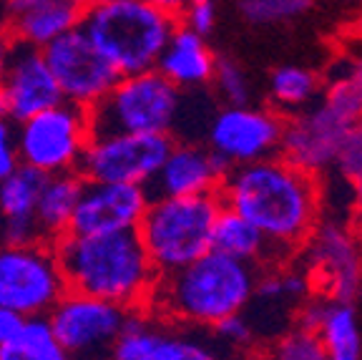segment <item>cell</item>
Returning <instances> with one entry per match:
<instances>
[{
	"instance_id": "cell-1",
	"label": "cell",
	"mask_w": 362,
	"mask_h": 360,
	"mask_svg": "<svg viewBox=\"0 0 362 360\" xmlns=\"http://www.w3.org/2000/svg\"><path fill=\"white\" fill-rule=\"evenodd\" d=\"M216 194L221 207L252 222L282 257L305 244L320 222V179L279 154L232 167Z\"/></svg>"
},
{
	"instance_id": "cell-2",
	"label": "cell",
	"mask_w": 362,
	"mask_h": 360,
	"mask_svg": "<svg viewBox=\"0 0 362 360\" xmlns=\"http://www.w3.org/2000/svg\"><path fill=\"white\" fill-rule=\"evenodd\" d=\"M257 265L209 249L187 267L156 277L146 308L166 322L211 330L255 298Z\"/></svg>"
},
{
	"instance_id": "cell-3",
	"label": "cell",
	"mask_w": 362,
	"mask_h": 360,
	"mask_svg": "<svg viewBox=\"0 0 362 360\" xmlns=\"http://www.w3.org/2000/svg\"><path fill=\"white\" fill-rule=\"evenodd\" d=\"M56 252L68 290L108 300L126 310L148 305L158 272L136 230L111 235L68 232L56 242Z\"/></svg>"
},
{
	"instance_id": "cell-4",
	"label": "cell",
	"mask_w": 362,
	"mask_h": 360,
	"mask_svg": "<svg viewBox=\"0 0 362 360\" xmlns=\"http://www.w3.org/2000/svg\"><path fill=\"white\" fill-rule=\"evenodd\" d=\"M179 18L161 13L146 0H108L81 8L78 28L111 61L119 76L144 74L169 43Z\"/></svg>"
},
{
	"instance_id": "cell-5",
	"label": "cell",
	"mask_w": 362,
	"mask_h": 360,
	"mask_svg": "<svg viewBox=\"0 0 362 360\" xmlns=\"http://www.w3.org/2000/svg\"><path fill=\"white\" fill-rule=\"evenodd\" d=\"M219 209L216 191L197 197H151L136 232L158 275L181 270L209 252Z\"/></svg>"
},
{
	"instance_id": "cell-6",
	"label": "cell",
	"mask_w": 362,
	"mask_h": 360,
	"mask_svg": "<svg viewBox=\"0 0 362 360\" xmlns=\"http://www.w3.org/2000/svg\"><path fill=\"white\" fill-rule=\"evenodd\" d=\"M184 111V91L156 68L121 76L88 108L90 134H171Z\"/></svg>"
},
{
	"instance_id": "cell-7",
	"label": "cell",
	"mask_w": 362,
	"mask_h": 360,
	"mask_svg": "<svg viewBox=\"0 0 362 360\" xmlns=\"http://www.w3.org/2000/svg\"><path fill=\"white\" fill-rule=\"evenodd\" d=\"M56 244H0V308L18 317L48 315L66 293Z\"/></svg>"
},
{
	"instance_id": "cell-8",
	"label": "cell",
	"mask_w": 362,
	"mask_h": 360,
	"mask_svg": "<svg viewBox=\"0 0 362 360\" xmlns=\"http://www.w3.org/2000/svg\"><path fill=\"white\" fill-rule=\"evenodd\" d=\"M90 139L88 108L58 101L35 116L16 124V147L23 167L43 176L78 171Z\"/></svg>"
},
{
	"instance_id": "cell-9",
	"label": "cell",
	"mask_w": 362,
	"mask_h": 360,
	"mask_svg": "<svg viewBox=\"0 0 362 360\" xmlns=\"http://www.w3.org/2000/svg\"><path fill=\"white\" fill-rule=\"evenodd\" d=\"M171 147V134H90L78 174L86 181L146 186Z\"/></svg>"
},
{
	"instance_id": "cell-10",
	"label": "cell",
	"mask_w": 362,
	"mask_h": 360,
	"mask_svg": "<svg viewBox=\"0 0 362 360\" xmlns=\"http://www.w3.org/2000/svg\"><path fill=\"white\" fill-rule=\"evenodd\" d=\"M45 317L71 360H108L129 310L108 300L66 290Z\"/></svg>"
},
{
	"instance_id": "cell-11",
	"label": "cell",
	"mask_w": 362,
	"mask_h": 360,
	"mask_svg": "<svg viewBox=\"0 0 362 360\" xmlns=\"http://www.w3.org/2000/svg\"><path fill=\"white\" fill-rule=\"evenodd\" d=\"M45 63L61 89L63 101L90 108L121 79L93 40L76 26L43 48Z\"/></svg>"
},
{
	"instance_id": "cell-12",
	"label": "cell",
	"mask_w": 362,
	"mask_h": 360,
	"mask_svg": "<svg viewBox=\"0 0 362 360\" xmlns=\"http://www.w3.org/2000/svg\"><path fill=\"white\" fill-rule=\"evenodd\" d=\"M284 118L272 108L224 106L209 118L206 147L229 167L279 154Z\"/></svg>"
},
{
	"instance_id": "cell-13",
	"label": "cell",
	"mask_w": 362,
	"mask_h": 360,
	"mask_svg": "<svg viewBox=\"0 0 362 360\" xmlns=\"http://www.w3.org/2000/svg\"><path fill=\"white\" fill-rule=\"evenodd\" d=\"M307 265L312 287L334 303H352L362 290V244L350 227L317 222L307 240Z\"/></svg>"
},
{
	"instance_id": "cell-14",
	"label": "cell",
	"mask_w": 362,
	"mask_h": 360,
	"mask_svg": "<svg viewBox=\"0 0 362 360\" xmlns=\"http://www.w3.org/2000/svg\"><path fill=\"white\" fill-rule=\"evenodd\" d=\"M58 101H63V96L45 63L43 48L13 38L0 68V113L21 124Z\"/></svg>"
},
{
	"instance_id": "cell-15",
	"label": "cell",
	"mask_w": 362,
	"mask_h": 360,
	"mask_svg": "<svg viewBox=\"0 0 362 360\" xmlns=\"http://www.w3.org/2000/svg\"><path fill=\"white\" fill-rule=\"evenodd\" d=\"M350 129L352 126L334 116L322 101L312 103L310 108L294 113L289 121H284L279 157L305 169L307 174L320 176L322 171L334 167L342 139Z\"/></svg>"
},
{
	"instance_id": "cell-16",
	"label": "cell",
	"mask_w": 362,
	"mask_h": 360,
	"mask_svg": "<svg viewBox=\"0 0 362 360\" xmlns=\"http://www.w3.org/2000/svg\"><path fill=\"white\" fill-rule=\"evenodd\" d=\"M148 202L151 194L141 184L86 181L71 220V232L74 235L134 232L139 230Z\"/></svg>"
},
{
	"instance_id": "cell-17",
	"label": "cell",
	"mask_w": 362,
	"mask_h": 360,
	"mask_svg": "<svg viewBox=\"0 0 362 360\" xmlns=\"http://www.w3.org/2000/svg\"><path fill=\"white\" fill-rule=\"evenodd\" d=\"M232 169L209 147L192 141H174L164 164L146 184L151 197H197L214 194L226 171Z\"/></svg>"
},
{
	"instance_id": "cell-18",
	"label": "cell",
	"mask_w": 362,
	"mask_h": 360,
	"mask_svg": "<svg viewBox=\"0 0 362 360\" xmlns=\"http://www.w3.org/2000/svg\"><path fill=\"white\" fill-rule=\"evenodd\" d=\"M45 176L30 167H18L0 179V244L40 240L35 227V202Z\"/></svg>"
},
{
	"instance_id": "cell-19",
	"label": "cell",
	"mask_w": 362,
	"mask_h": 360,
	"mask_svg": "<svg viewBox=\"0 0 362 360\" xmlns=\"http://www.w3.org/2000/svg\"><path fill=\"white\" fill-rule=\"evenodd\" d=\"M216 56L206 45L204 35L189 30L187 26H176L169 43L156 61V71L171 81L176 89L192 91L211 84Z\"/></svg>"
},
{
	"instance_id": "cell-20",
	"label": "cell",
	"mask_w": 362,
	"mask_h": 360,
	"mask_svg": "<svg viewBox=\"0 0 362 360\" xmlns=\"http://www.w3.org/2000/svg\"><path fill=\"white\" fill-rule=\"evenodd\" d=\"M81 8L83 0H11L16 40L45 48L58 35L78 26Z\"/></svg>"
},
{
	"instance_id": "cell-21",
	"label": "cell",
	"mask_w": 362,
	"mask_h": 360,
	"mask_svg": "<svg viewBox=\"0 0 362 360\" xmlns=\"http://www.w3.org/2000/svg\"><path fill=\"white\" fill-rule=\"evenodd\" d=\"M83 184L86 179L78 171L45 176L35 202V227L40 240L56 244L63 235L71 232V220H74Z\"/></svg>"
},
{
	"instance_id": "cell-22",
	"label": "cell",
	"mask_w": 362,
	"mask_h": 360,
	"mask_svg": "<svg viewBox=\"0 0 362 360\" xmlns=\"http://www.w3.org/2000/svg\"><path fill=\"white\" fill-rule=\"evenodd\" d=\"M211 249L226 254V257L255 262V265L272 259L274 254L264 235L229 207H221L216 214L214 227H211Z\"/></svg>"
},
{
	"instance_id": "cell-23",
	"label": "cell",
	"mask_w": 362,
	"mask_h": 360,
	"mask_svg": "<svg viewBox=\"0 0 362 360\" xmlns=\"http://www.w3.org/2000/svg\"><path fill=\"white\" fill-rule=\"evenodd\" d=\"M134 360H226L221 343L206 338L199 327H184L164 322L156 343Z\"/></svg>"
},
{
	"instance_id": "cell-24",
	"label": "cell",
	"mask_w": 362,
	"mask_h": 360,
	"mask_svg": "<svg viewBox=\"0 0 362 360\" xmlns=\"http://www.w3.org/2000/svg\"><path fill=\"white\" fill-rule=\"evenodd\" d=\"M0 360H71L45 315L23 317L0 345Z\"/></svg>"
},
{
	"instance_id": "cell-25",
	"label": "cell",
	"mask_w": 362,
	"mask_h": 360,
	"mask_svg": "<svg viewBox=\"0 0 362 360\" xmlns=\"http://www.w3.org/2000/svg\"><path fill=\"white\" fill-rule=\"evenodd\" d=\"M317 335L322 340L329 360H360V327H357V315L350 303L327 300Z\"/></svg>"
},
{
	"instance_id": "cell-26",
	"label": "cell",
	"mask_w": 362,
	"mask_h": 360,
	"mask_svg": "<svg viewBox=\"0 0 362 360\" xmlns=\"http://www.w3.org/2000/svg\"><path fill=\"white\" fill-rule=\"evenodd\" d=\"M320 76L312 74L310 68L300 66H282L272 74L269 81V96L272 106L277 111L300 113L315 103L320 96Z\"/></svg>"
},
{
	"instance_id": "cell-27",
	"label": "cell",
	"mask_w": 362,
	"mask_h": 360,
	"mask_svg": "<svg viewBox=\"0 0 362 360\" xmlns=\"http://www.w3.org/2000/svg\"><path fill=\"white\" fill-rule=\"evenodd\" d=\"M211 84L216 86V94L226 106H247L252 101L249 79L234 58H216Z\"/></svg>"
},
{
	"instance_id": "cell-28",
	"label": "cell",
	"mask_w": 362,
	"mask_h": 360,
	"mask_svg": "<svg viewBox=\"0 0 362 360\" xmlns=\"http://www.w3.org/2000/svg\"><path fill=\"white\" fill-rule=\"evenodd\" d=\"M334 169L339 171V176L355 191L357 214H360L362 220V124L352 126L345 134L337 154V162H334Z\"/></svg>"
},
{
	"instance_id": "cell-29",
	"label": "cell",
	"mask_w": 362,
	"mask_h": 360,
	"mask_svg": "<svg viewBox=\"0 0 362 360\" xmlns=\"http://www.w3.org/2000/svg\"><path fill=\"white\" fill-rule=\"evenodd\" d=\"M312 0H242L239 11L255 26H267V23H284L310 11Z\"/></svg>"
},
{
	"instance_id": "cell-30",
	"label": "cell",
	"mask_w": 362,
	"mask_h": 360,
	"mask_svg": "<svg viewBox=\"0 0 362 360\" xmlns=\"http://www.w3.org/2000/svg\"><path fill=\"white\" fill-rule=\"evenodd\" d=\"M322 103L339 116L345 124L357 126L362 124V94L355 84H352L350 76H342V79H334L327 86L322 96Z\"/></svg>"
},
{
	"instance_id": "cell-31",
	"label": "cell",
	"mask_w": 362,
	"mask_h": 360,
	"mask_svg": "<svg viewBox=\"0 0 362 360\" xmlns=\"http://www.w3.org/2000/svg\"><path fill=\"white\" fill-rule=\"evenodd\" d=\"M274 360H329L320 335L305 327L287 332L277 345H274Z\"/></svg>"
},
{
	"instance_id": "cell-32",
	"label": "cell",
	"mask_w": 362,
	"mask_h": 360,
	"mask_svg": "<svg viewBox=\"0 0 362 360\" xmlns=\"http://www.w3.org/2000/svg\"><path fill=\"white\" fill-rule=\"evenodd\" d=\"M211 332L221 345H247L255 330H252V320H247L244 313H237V315H229L221 322H216Z\"/></svg>"
},
{
	"instance_id": "cell-33",
	"label": "cell",
	"mask_w": 362,
	"mask_h": 360,
	"mask_svg": "<svg viewBox=\"0 0 362 360\" xmlns=\"http://www.w3.org/2000/svg\"><path fill=\"white\" fill-rule=\"evenodd\" d=\"M181 26H187L189 30L194 33L204 35L209 33L214 28V21H216V13H214V6H211V0H197V3H189L184 8V13L179 16Z\"/></svg>"
},
{
	"instance_id": "cell-34",
	"label": "cell",
	"mask_w": 362,
	"mask_h": 360,
	"mask_svg": "<svg viewBox=\"0 0 362 360\" xmlns=\"http://www.w3.org/2000/svg\"><path fill=\"white\" fill-rule=\"evenodd\" d=\"M18 167H21V159L16 147V124L0 113V179H6Z\"/></svg>"
},
{
	"instance_id": "cell-35",
	"label": "cell",
	"mask_w": 362,
	"mask_h": 360,
	"mask_svg": "<svg viewBox=\"0 0 362 360\" xmlns=\"http://www.w3.org/2000/svg\"><path fill=\"white\" fill-rule=\"evenodd\" d=\"M23 317L13 315V313H8V310L0 308V345L6 343L8 338L13 335V330L18 327V322H21Z\"/></svg>"
},
{
	"instance_id": "cell-36",
	"label": "cell",
	"mask_w": 362,
	"mask_h": 360,
	"mask_svg": "<svg viewBox=\"0 0 362 360\" xmlns=\"http://www.w3.org/2000/svg\"><path fill=\"white\" fill-rule=\"evenodd\" d=\"M148 6L158 8L161 13H169V16L179 18L184 13V8L189 6V0H146Z\"/></svg>"
},
{
	"instance_id": "cell-37",
	"label": "cell",
	"mask_w": 362,
	"mask_h": 360,
	"mask_svg": "<svg viewBox=\"0 0 362 360\" xmlns=\"http://www.w3.org/2000/svg\"><path fill=\"white\" fill-rule=\"evenodd\" d=\"M352 79V84L357 86V89H360V94H362V56L357 58L355 63H352L350 66V74H347Z\"/></svg>"
},
{
	"instance_id": "cell-38",
	"label": "cell",
	"mask_w": 362,
	"mask_h": 360,
	"mask_svg": "<svg viewBox=\"0 0 362 360\" xmlns=\"http://www.w3.org/2000/svg\"><path fill=\"white\" fill-rule=\"evenodd\" d=\"M355 33L362 35V11H360V16H357V21H355Z\"/></svg>"
},
{
	"instance_id": "cell-39",
	"label": "cell",
	"mask_w": 362,
	"mask_h": 360,
	"mask_svg": "<svg viewBox=\"0 0 362 360\" xmlns=\"http://www.w3.org/2000/svg\"><path fill=\"white\" fill-rule=\"evenodd\" d=\"M88 3H108V0H83V6H88Z\"/></svg>"
},
{
	"instance_id": "cell-40",
	"label": "cell",
	"mask_w": 362,
	"mask_h": 360,
	"mask_svg": "<svg viewBox=\"0 0 362 360\" xmlns=\"http://www.w3.org/2000/svg\"><path fill=\"white\" fill-rule=\"evenodd\" d=\"M189 3H197V0H189Z\"/></svg>"
},
{
	"instance_id": "cell-41",
	"label": "cell",
	"mask_w": 362,
	"mask_h": 360,
	"mask_svg": "<svg viewBox=\"0 0 362 360\" xmlns=\"http://www.w3.org/2000/svg\"><path fill=\"white\" fill-rule=\"evenodd\" d=\"M352 3H360V0H352Z\"/></svg>"
}]
</instances>
